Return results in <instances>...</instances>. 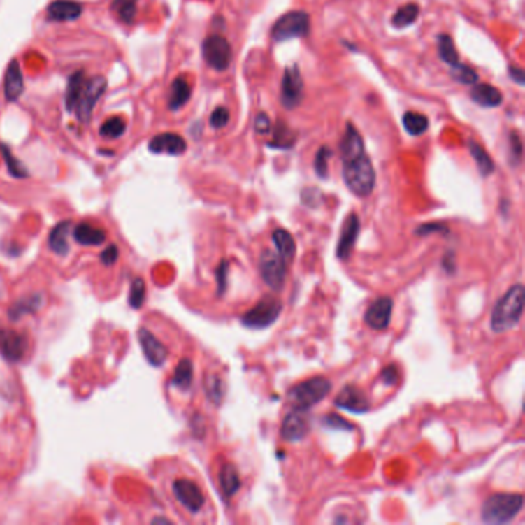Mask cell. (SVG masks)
Masks as SVG:
<instances>
[{
  "instance_id": "obj_1",
  "label": "cell",
  "mask_w": 525,
  "mask_h": 525,
  "mask_svg": "<svg viewBox=\"0 0 525 525\" xmlns=\"http://www.w3.org/2000/svg\"><path fill=\"white\" fill-rule=\"evenodd\" d=\"M524 311V285L516 284L498 301L491 315V330L504 333L519 324Z\"/></svg>"
},
{
  "instance_id": "obj_2",
  "label": "cell",
  "mask_w": 525,
  "mask_h": 525,
  "mask_svg": "<svg viewBox=\"0 0 525 525\" xmlns=\"http://www.w3.org/2000/svg\"><path fill=\"white\" fill-rule=\"evenodd\" d=\"M342 162H344L342 178L350 192L359 197L370 196L376 184V174L370 157L362 153Z\"/></svg>"
},
{
  "instance_id": "obj_3",
  "label": "cell",
  "mask_w": 525,
  "mask_h": 525,
  "mask_svg": "<svg viewBox=\"0 0 525 525\" xmlns=\"http://www.w3.org/2000/svg\"><path fill=\"white\" fill-rule=\"evenodd\" d=\"M331 390V382L324 376L311 377L292 387L287 393L288 404L293 407V410H305L315 407L322 399L326 398V394Z\"/></svg>"
},
{
  "instance_id": "obj_4",
  "label": "cell",
  "mask_w": 525,
  "mask_h": 525,
  "mask_svg": "<svg viewBox=\"0 0 525 525\" xmlns=\"http://www.w3.org/2000/svg\"><path fill=\"white\" fill-rule=\"evenodd\" d=\"M524 498L519 493H494L482 505V521L487 524H505L521 512Z\"/></svg>"
},
{
  "instance_id": "obj_5",
  "label": "cell",
  "mask_w": 525,
  "mask_h": 525,
  "mask_svg": "<svg viewBox=\"0 0 525 525\" xmlns=\"http://www.w3.org/2000/svg\"><path fill=\"white\" fill-rule=\"evenodd\" d=\"M280 313H282V302L275 298V296H265V298H262L253 308L240 317V322L247 329L262 330L275 324Z\"/></svg>"
},
{
  "instance_id": "obj_6",
  "label": "cell",
  "mask_w": 525,
  "mask_h": 525,
  "mask_svg": "<svg viewBox=\"0 0 525 525\" xmlns=\"http://www.w3.org/2000/svg\"><path fill=\"white\" fill-rule=\"evenodd\" d=\"M310 31V16L305 11H290L280 17L271 29L276 42H285L296 37H305Z\"/></svg>"
},
{
  "instance_id": "obj_7",
  "label": "cell",
  "mask_w": 525,
  "mask_h": 525,
  "mask_svg": "<svg viewBox=\"0 0 525 525\" xmlns=\"http://www.w3.org/2000/svg\"><path fill=\"white\" fill-rule=\"evenodd\" d=\"M106 89V80L101 75H96V78L87 79L85 83H83L80 96L78 99V103H75L74 114L80 122H89L91 114H93L94 106L97 103L99 99L105 93Z\"/></svg>"
},
{
  "instance_id": "obj_8",
  "label": "cell",
  "mask_w": 525,
  "mask_h": 525,
  "mask_svg": "<svg viewBox=\"0 0 525 525\" xmlns=\"http://www.w3.org/2000/svg\"><path fill=\"white\" fill-rule=\"evenodd\" d=\"M202 55L213 70L225 71L231 64V45L222 36H210L203 41Z\"/></svg>"
},
{
  "instance_id": "obj_9",
  "label": "cell",
  "mask_w": 525,
  "mask_h": 525,
  "mask_svg": "<svg viewBox=\"0 0 525 525\" xmlns=\"http://www.w3.org/2000/svg\"><path fill=\"white\" fill-rule=\"evenodd\" d=\"M259 265H261V275L264 282L271 290H282L287 276V262L278 253H273V251H264Z\"/></svg>"
},
{
  "instance_id": "obj_10",
  "label": "cell",
  "mask_w": 525,
  "mask_h": 525,
  "mask_svg": "<svg viewBox=\"0 0 525 525\" xmlns=\"http://www.w3.org/2000/svg\"><path fill=\"white\" fill-rule=\"evenodd\" d=\"M303 97V80L298 65L288 66L282 79L280 88V102L287 110H293L302 102Z\"/></svg>"
},
{
  "instance_id": "obj_11",
  "label": "cell",
  "mask_w": 525,
  "mask_h": 525,
  "mask_svg": "<svg viewBox=\"0 0 525 525\" xmlns=\"http://www.w3.org/2000/svg\"><path fill=\"white\" fill-rule=\"evenodd\" d=\"M173 493L180 504L192 513L199 512L205 504V498L201 489L193 481H189V479H176L173 482Z\"/></svg>"
},
{
  "instance_id": "obj_12",
  "label": "cell",
  "mask_w": 525,
  "mask_h": 525,
  "mask_svg": "<svg viewBox=\"0 0 525 525\" xmlns=\"http://www.w3.org/2000/svg\"><path fill=\"white\" fill-rule=\"evenodd\" d=\"M336 407L345 410V412L354 415H364L370 410V402L359 387L347 385L340 390V393L334 399Z\"/></svg>"
},
{
  "instance_id": "obj_13",
  "label": "cell",
  "mask_w": 525,
  "mask_h": 525,
  "mask_svg": "<svg viewBox=\"0 0 525 525\" xmlns=\"http://www.w3.org/2000/svg\"><path fill=\"white\" fill-rule=\"evenodd\" d=\"M393 299L388 296H380L365 311L364 321L373 330H385L391 322Z\"/></svg>"
},
{
  "instance_id": "obj_14",
  "label": "cell",
  "mask_w": 525,
  "mask_h": 525,
  "mask_svg": "<svg viewBox=\"0 0 525 525\" xmlns=\"http://www.w3.org/2000/svg\"><path fill=\"white\" fill-rule=\"evenodd\" d=\"M310 433V421L307 415H303L302 410H293L292 413L285 416L280 429V436L287 443H298Z\"/></svg>"
},
{
  "instance_id": "obj_15",
  "label": "cell",
  "mask_w": 525,
  "mask_h": 525,
  "mask_svg": "<svg viewBox=\"0 0 525 525\" xmlns=\"http://www.w3.org/2000/svg\"><path fill=\"white\" fill-rule=\"evenodd\" d=\"M148 148L151 153L156 154H170V156H180L185 153L187 142L182 136L176 133H162L154 136L148 143Z\"/></svg>"
},
{
  "instance_id": "obj_16",
  "label": "cell",
  "mask_w": 525,
  "mask_h": 525,
  "mask_svg": "<svg viewBox=\"0 0 525 525\" xmlns=\"http://www.w3.org/2000/svg\"><path fill=\"white\" fill-rule=\"evenodd\" d=\"M359 230H361L359 217H357L353 213V215H350L347 217L344 225H342V231H340L338 248H336V254L339 259H348L350 254H352L354 243L357 240V236H359Z\"/></svg>"
},
{
  "instance_id": "obj_17",
  "label": "cell",
  "mask_w": 525,
  "mask_h": 525,
  "mask_svg": "<svg viewBox=\"0 0 525 525\" xmlns=\"http://www.w3.org/2000/svg\"><path fill=\"white\" fill-rule=\"evenodd\" d=\"M139 340L143 353H145V357L150 361L151 365L154 367H161V365L166 361L168 357V350L165 348V345L159 340L153 333H150L145 329L139 330Z\"/></svg>"
},
{
  "instance_id": "obj_18",
  "label": "cell",
  "mask_w": 525,
  "mask_h": 525,
  "mask_svg": "<svg viewBox=\"0 0 525 525\" xmlns=\"http://www.w3.org/2000/svg\"><path fill=\"white\" fill-rule=\"evenodd\" d=\"M0 352L10 361H19L27 352V338L13 330L0 331Z\"/></svg>"
},
{
  "instance_id": "obj_19",
  "label": "cell",
  "mask_w": 525,
  "mask_h": 525,
  "mask_svg": "<svg viewBox=\"0 0 525 525\" xmlns=\"http://www.w3.org/2000/svg\"><path fill=\"white\" fill-rule=\"evenodd\" d=\"M83 8L75 0H55L47 8V16L52 22H71L80 17Z\"/></svg>"
},
{
  "instance_id": "obj_20",
  "label": "cell",
  "mask_w": 525,
  "mask_h": 525,
  "mask_svg": "<svg viewBox=\"0 0 525 525\" xmlns=\"http://www.w3.org/2000/svg\"><path fill=\"white\" fill-rule=\"evenodd\" d=\"M3 91L8 102H16L20 94L24 93V75H22L20 65L16 59L11 60L8 68H6Z\"/></svg>"
},
{
  "instance_id": "obj_21",
  "label": "cell",
  "mask_w": 525,
  "mask_h": 525,
  "mask_svg": "<svg viewBox=\"0 0 525 525\" xmlns=\"http://www.w3.org/2000/svg\"><path fill=\"white\" fill-rule=\"evenodd\" d=\"M339 150H340L342 161H347V159H352V157L365 153V147H364V141L361 138V134L352 124L347 125L344 138H342L339 143Z\"/></svg>"
},
{
  "instance_id": "obj_22",
  "label": "cell",
  "mask_w": 525,
  "mask_h": 525,
  "mask_svg": "<svg viewBox=\"0 0 525 525\" xmlns=\"http://www.w3.org/2000/svg\"><path fill=\"white\" fill-rule=\"evenodd\" d=\"M189 97H192V87L185 78L179 75L178 79H174L171 83V89H170V97H168V108L171 111H178L184 106Z\"/></svg>"
},
{
  "instance_id": "obj_23",
  "label": "cell",
  "mask_w": 525,
  "mask_h": 525,
  "mask_svg": "<svg viewBox=\"0 0 525 525\" xmlns=\"http://www.w3.org/2000/svg\"><path fill=\"white\" fill-rule=\"evenodd\" d=\"M471 99L477 105L485 106V108H494L502 103V94L498 88L493 85H487V83H481V85H475L471 89Z\"/></svg>"
},
{
  "instance_id": "obj_24",
  "label": "cell",
  "mask_w": 525,
  "mask_h": 525,
  "mask_svg": "<svg viewBox=\"0 0 525 525\" xmlns=\"http://www.w3.org/2000/svg\"><path fill=\"white\" fill-rule=\"evenodd\" d=\"M74 239L82 245H101L106 239V233L102 228L93 226L88 222H80L74 228Z\"/></svg>"
},
{
  "instance_id": "obj_25",
  "label": "cell",
  "mask_w": 525,
  "mask_h": 525,
  "mask_svg": "<svg viewBox=\"0 0 525 525\" xmlns=\"http://www.w3.org/2000/svg\"><path fill=\"white\" fill-rule=\"evenodd\" d=\"M273 242H275L276 253L282 257L285 262L293 261L296 254V242L290 233L284 230V228H278V230L273 233Z\"/></svg>"
},
{
  "instance_id": "obj_26",
  "label": "cell",
  "mask_w": 525,
  "mask_h": 525,
  "mask_svg": "<svg viewBox=\"0 0 525 525\" xmlns=\"http://www.w3.org/2000/svg\"><path fill=\"white\" fill-rule=\"evenodd\" d=\"M219 482L226 498H231L240 489V477L233 463H225L219 473Z\"/></svg>"
},
{
  "instance_id": "obj_27",
  "label": "cell",
  "mask_w": 525,
  "mask_h": 525,
  "mask_svg": "<svg viewBox=\"0 0 525 525\" xmlns=\"http://www.w3.org/2000/svg\"><path fill=\"white\" fill-rule=\"evenodd\" d=\"M87 80V75L83 71H75L71 78L70 82H68V88H66V94H65V106L66 110L73 113L75 108V103H78V99L80 96V91L83 83Z\"/></svg>"
},
{
  "instance_id": "obj_28",
  "label": "cell",
  "mask_w": 525,
  "mask_h": 525,
  "mask_svg": "<svg viewBox=\"0 0 525 525\" xmlns=\"http://www.w3.org/2000/svg\"><path fill=\"white\" fill-rule=\"evenodd\" d=\"M468 148H470L471 157L475 159V162L477 165V170L481 171L482 176H490V174L494 171V164H493V159L489 156V153H487V151L475 141L468 142Z\"/></svg>"
},
{
  "instance_id": "obj_29",
  "label": "cell",
  "mask_w": 525,
  "mask_h": 525,
  "mask_svg": "<svg viewBox=\"0 0 525 525\" xmlns=\"http://www.w3.org/2000/svg\"><path fill=\"white\" fill-rule=\"evenodd\" d=\"M417 17H419V5L407 3L394 13V16L391 17V25L394 28H407L415 24Z\"/></svg>"
},
{
  "instance_id": "obj_30",
  "label": "cell",
  "mask_w": 525,
  "mask_h": 525,
  "mask_svg": "<svg viewBox=\"0 0 525 525\" xmlns=\"http://www.w3.org/2000/svg\"><path fill=\"white\" fill-rule=\"evenodd\" d=\"M402 125H404L405 131L412 136H421L429 129V119L421 113L408 111L402 117Z\"/></svg>"
},
{
  "instance_id": "obj_31",
  "label": "cell",
  "mask_w": 525,
  "mask_h": 525,
  "mask_svg": "<svg viewBox=\"0 0 525 525\" xmlns=\"http://www.w3.org/2000/svg\"><path fill=\"white\" fill-rule=\"evenodd\" d=\"M438 50H439V57L443 59L447 65H450L452 68L459 65L458 51H456L453 39L448 34L438 36Z\"/></svg>"
},
{
  "instance_id": "obj_32",
  "label": "cell",
  "mask_w": 525,
  "mask_h": 525,
  "mask_svg": "<svg viewBox=\"0 0 525 525\" xmlns=\"http://www.w3.org/2000/svg\"><path fill=\"white\" fill-rule=\"evenodd\" d=\"M193 382V364L192 361L184 359L180 361L174 371L173 376V385H176L180 390H188L189 385Z\"/></svg>"
},
{
  "instance_id": "obj_33",
  "label": "cell",
  "mask_w": 525,
  "mask_h": 525,
  "mask_svg": "<svg viewBox=\"0 0 525 525\" xmlns=\"http://www.w3.org/2000/svg\"><path fill=\"white\" fill-rule=\"evenodd\" d=\"M68 228H70V222L59 224L50 234V247L57 254L68 253V242H66Z\"/></svg>"
},
{
  "instance_id": "obj_34",
  "label": "cell",
  "mask_w": 525,
  "mask_h": 525,
  "mask_svg": "<svg viewBox=\"0 0 525 525\" xmlns=\"http://www.w3.org/2000/svg\"><path fill=\"white\" fill-rule=\"evenodd\" d=\"M125 128L127 127L124 119L119 116H113L103 122L101 129H99V134L105 139H117L125 133Z\"/></svg>"
},
{
  "instance_id": "obj_35",
  "label": "cell",
  "mask_w": 525,
  "mask_h": 525,
  "mask_svg": "<svg viewBox=\"0 0 525 525\" xmlns=\"http://www.w3.org/2000/svg\"><path fill=\"white\" fill-rule=\"evenodd\" d=\"M136 6H138V0H113L111 10L117 13V16L125 24H133L136 17Z\"/></svg>"
},
{
  "instance_id": "obj_36",
  "label": "cell",
  "mask_w": 525,
  "mask_h": 525,
  "mask_svg": "<svg viewBox=\"0 0 525 525\" xmlns=\"http://www.w3.org/2000/svg\"><path fill=\"white\" fill-rule=\"evenodd\" d=\"M205 390H207V394L213 401V404L219 405L225 394V385L219 376H208L205 379Z\"/></svg>"
},
{
  "instance_id": "obj_37",
  "label": "cell",
  "mask_w": 525,
  "mask_h": 525,
  "mask_svg": "<svg viewBox=\"0 0 525 525\" xmlns=\"http://www.w3.org/2000/svg\"><path fill=\"white\" fill-rule=\"evenodd\" d=\"M0 151H2L3 159L6 162V166H8V170L11 173V176H14V178H27L28 176L27 168L17 161L16 157L13 156V153L10 151L8 147L3 145V143H0Z\"/></svg>"
},
{
  "instance_id": "obj_38",
  "label": "cell",
  "mask_w": 525,
  "mask_h": 525,
  "mask_svg": "<svg viewBox=\"0 0 525 525\" xmlns=\"http://www.w3.org/2000/svg\"><path fill=\"white\" fill-rule=\"evenodd\" d=\"M293 143H294V138L292 136V131L282 124V122H279L275 129V142H270L268 147L278 148V150L290 148L293 147Z\"/></svg>"
},
{
  "instance_id": "obj_39",
  "label": "cell",
  "mask_w": 525,
  "mask_h": 525,
  "mask_svg": "<svg viewBox=\"0 0 525 525\" xmlns=\"http://www.w3.org/2000/svg\"><path fill=\"white\" fill-rule=\"evenodd\" d=\"M331 156V150L326 147H321L315 157V171L321 179H326L329 176V159Z\"/></svg>"
},
{
  "instance_id": "obj_40",
  "label": "cell",
  "mask_w": 525,
  "mask_h": 525,
  "mask_svg": "<svg viewBox=\"0 0 525 525\" xmlns=\"http://www.w3.org/2000/svg\"><path fill=\"white\" fill-rule=\"evenodd\" d=\"M452 75L456 79L459 80L461 83H463V85H475V83L477 82V74L476 71L471 70L470 66L467 65H456L452 68Z\"/></svg>"
},
{
  "instance_id": "obj_41",
  "label": "cell",
  "mask_w": 525,
  "mask_h": 525,
  "mask_svg": "<svg viewBox=\"0 0 525 525\" xmlns=\"http://www.w3.org/2000/svg\"><path fill=\"white\" fill-rule=\"evenodd\" d=\"M228 120H230V111H228L225 106H217V108L211 113L210 117V125L216 129L224 128Z\"/></svg>"
},
{
  "instance_id": "obj_42",
  "label": "cell",
  "mask_w": 525,
  "mask_h": 525,
  "mask_svg": "<svg viewBox=\"0 0 525 525\" xmlns=\"http://www.w3.org/2000/svg\"><path fill=\"white\" fill-rule=\"evenodd\" d=\"M322 422H324L325 427L334 429V430H347V431H350V430H353V429H354V425H352L350 422H347V421L344 419V417H340V416H338V415H329V416H325Z\"/></svg>"
},
{
  "instance_id": "obj_43",
  "label": "cell",
  "mask_w": 525,
  "mask_h": 525,
  "mask_svg": "<svg viewBox=\"0 0 525 525\" xmlns=\"http://www.w3.org/2000/svg\"><path fill=\"white\" fill-rule=\"evenodd\" d=\"M510 162L519 164L522 156V143L517 133L510 134Z\"/></svg>"
},
{
  "instance_id": "obj_44",
  "label": "cell",
  "mask_w": 525,
  "mask_h": 525,
  "mask_svg": "<svg viewBox=\"0 0 525 525\" xmlns=\"http://www.w3.org/2000/svg\"><path fill=\"white\" fill-rule=\"evenodd\" d=\"M143 298H145V285H143L142 279L134 280L133 288H131V296H129V302L134 308H138L142 305Z\"/></svg>"
},
{
  "instance_id": "obj_45",
  "label": "cell",
  "mask_w": 525,
  "mask_h": 525,
  "mask_svg": "<svg viewBox=\"0 0 525 525\" xmlns=\"http://www.w3.org/2000/svg\"><path fill=\"white\" fill-rule=\"evenodd\" d=\"M448 231V226L444 225V224H439V222H433V224H424L421 226L416 228V234L417 236H427V234H431V233H444L447 234Z\"/></svg>"
},
{
  "instance_id": "obj_46",
  "label": "cell",
  "mask_w": 525,
  "mask_h": 525,
  "mask_svg": "<svg viewBox=\"0 0 525 525\" xmlns=\"http://www.w3.org/2000/svg\"><path fill=\"white\" fill-rule=\"evenodd\" d=\"M319 201H322V194L316 188H307L302 192V202L308 207H317Z\"/></svg>"
},
{
  "instance_id": "obj_47",
  "label": "cell",
  "mask_w": 525,
  "mask_h": 525,
  "mask_svg": "<svg viewBox=\"0 0 525 525\" xmlns=\"http://www.w3.org/2000/svg\"><path fill=\"white\" fill-rule=\"evenodd\" d=\"M271 129L270 117L265 113H259L254 119V131L257 134H267Z\"/></svg>"
},
{
  "instance_id": "obj_48",
  "label": "cell",
  "mask_w": 525,
  "mask_h": 525,
  "mask_svg": "<svg viewBox=\"0 0 525 525\" xmlns=\"http://www.w3.org/2000/svg\"><path fill=\"white\" fill-rule=\"evenodd\" d=\"M398 379H399V371L396 367H394V365H388V367L384 368L382 373H380V380H382L385 385H394L398 382Z\"/></svg>"
},
{
  "instance_id": "obj_49",
  "label": "cell",
  "mask_w": 525,
  "mask_h": 525,
  "mask_svg": "<svg viewBox=\"0 0 525 525\" xmlns=\"http://www.w3.org/2000/svg\"><path fill=\"white\" fill-rule=\"evenodd\" d=\"M226 273H228V262L222 261L216 270V278H217V292L219 294H222L226 288Z\"/></svg>"
},
{
  "instance_id": "obj_50",
  "label": "cell",
  "mask_w": 525,
  "mask_h": 525,
  "mask_svg": "<svg viewBox=\"0 0 525 525\" xmlns=\"http://www.w3.org/2000/svg\"><path fill=\"white\" fill-rule=\"evenodd\" d=\"M508 73H510V78H512L516 83H519V85H524V82H525V74H524V71L521 70V68H517V66H510V68H508Z\"/></svg>"
},
{
  "instance_id": "obj_51",
  "label": "cell",
  "mask_w": 525,
  "mask_h": 525,
  "mask_svg": "<svg viewBox=\"0 0 525 525\" xmlns=\"http://www.w3.org/2000/svg\"><path fill=\"white\" fill-rule=\"evenodd\" d=\"M116 259H117V250H116V247H110V248H106L103 251V254H102V262L103 264L111 265L114 261H116Z\"/></svg>"
},
{
  "instance_id": "obj_52",
  "label": "cell",
  "mask_w": 525,
  "mask_h": 525,
  "mask_svg": "<svg viewBox=\"0 0 525 525\" xmlns=\"http://www.w3.org/2000/svg\"><path fill=\"white\" fill-rule=\"evenodd\" d=\"M444 268L448 273H452L454 270V254L453 253H448L445 256V259H444Z\"/></svg>"
}]
</instances>
